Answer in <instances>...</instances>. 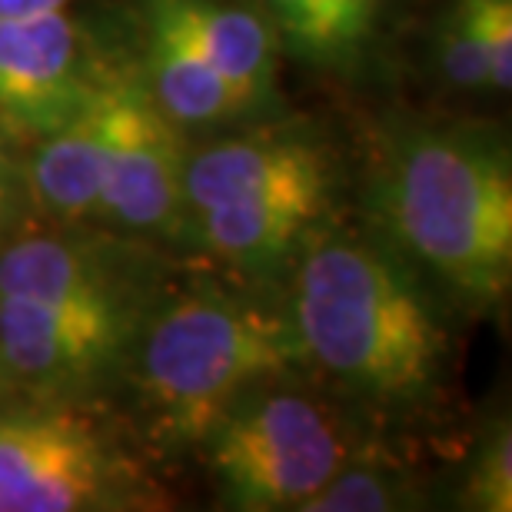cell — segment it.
I'll use <instances>...</instances> for the list:
<instances>
[{
    "label": "cell",
    "mask_w": 512,
    "mask_h": 512,
    "mask_svg": "<svg viewBox=\"0 0 512 512\" xmlns=\"http://www.w3.org/2000/svg\"><path fill=\"white\" fill-rule=\"evenodd\" d=\"M306 370L360 419L423 423L456 366L453 306L370 227L326 223L286 276Z\"/></svg>",
    "instance_id": "1"
},
{
    "label": "cell",
    "mask_w": 512,
    "mask_h": 512,
    "mask_svg": "<svg viewBox=\"0 0 512 512\" xmlns=\"http://www.w3.org/2000/svg\"><path fill=\"white\" fill-rule=\"evenodd\" d=\"M173 253L100 227L24 220L0 243V366L10 393L107 399L173 283Z\"/></svg>",
    "instance_id": "2"
},
{
    "label": "cell",
    "mask_w": 512,
    "mask_h": 512,
    "mask_svg": "<svg viewBox=\"0 0 512 512\" xmlns=\"http://www.w3.org/2000/svg\"><path fill=\"white\" fill-rule=\"evenodd\" d=\"M363 227L463 316L503 306L512 286V157L496 127L389 117L363 173Z\"/></svg>",
    "instance_id": "3"
},
{
    "label": "cell",
    "mask_w": 512,
    "mask_h": 512,
    "mask_svg": "<svg viewBox=\"0 0 512 512\" xmlns=\"http://www.w3.org/2000/svg\"><path fill=\"white\" fill-rule=\"evenodd\" d=\"M310 373L286 286L203 276L167 286L130 350L117 393L143 449L163 459L193 456L217 416L247 389Z\"/></svg>",
    "instance_id": "4"
},
{
    "label": "cell",
    "mask_w": 512,
    "mask_h": 512,
    "mask_svg": "<svg viewBox=\"0 0 512 512\" xmlns=\"http://www.w3.org/2000/svg\"><path fill=\"white\" fill-rule=\"evenodd\" d=\"M340 147L310 120L266 117L190 143L183 170L190 253L220 273L286 286L296 256L336 220Z\"/></svg>",
    "instance_id": "5"
},
{
    "label": "cell",
    "mask_w": 512,
    "mask_h": 512,
    "mask_svg": "<svg viewBox=\"0 0 512 512\" xmlns=\"http://www.w3.org/2000/svg\"><path fill=\"white\" fill-rule=\"evenodd\" d=\"M360 416L310 373L247 389L197 446L230 512H300L363 443Z\"/></svg>",
    "instance_id": "6"
},
{
    "label": "cell",
    "mask_w": 512,
    "mask_h": 512,
    "mask_svg": "<svg viewBox=\"0 0 512 512\" xmlns=\"http://www.w3.org/2000/svg\"><path fill=\"white\" fill-rule=\"evenodd\" d=\"M104 399H0V512H140L167 493Z\"/></svg>",
    "instance_id": "7"
},
{
    "label": "cell",
    "mask_w": 512,
    "mask_h": 512,
    "mask_svg": "<svg viewBox=\"0 0 512 512\" xmlns=\"http://www.w3.org/2000/svg\"><path fill=\"white\" fill-rule=\"evenodd\" d=\"M187 137L150 97L130 57L107 84V143L100 163L97 227L153 243L173 256L190 253L183 170Z\"/></svg>",
    "instance_id": "8"
},
{
    "label": "cell",
    "mask_w": 512,
    "mask_h": 512,
    "mask_svg": "<svg viewBox=\"0 0 512 512\" xmlns=\"http://www.w3.org/2000/svg\"><path fill=\"white\" fill-rule=\"evenodd\" d=\"M120 57L90 34L74 4L0 17V130L30 147L70 124L107 87Z\"/></svg>",
    "instance_id": "9"
},
{
    "label": "cell",
    "mask_w": 512,
    "mask_h": 512,
    "mask_svg": "<svg viewBox=\"0 0 512 512\" xmlns=\"http://www.w3.org/2000/svg\"><path fill=\"white\" fill-rule=\"evenodd\" d=\"M170 20L193 50L227 77L260 120L280 117L283 54L270 24L250 0H133Z\"/></svg>",
    "instance_id": "10"
},
{
    "label": "cell",
    "mask_w": 512,
    "mask_h": 512,
    "mask_svg": "<svg viewBox=\"0 0 512 512\" xmlns=\"http://www.w3.org/2000/svg\"><path fill=\"white\" fill-rule=\"evenodd\" d=\"M280 54L310 74L356 80L373 67L399 0H250Z\"/></svg>",
    "instance_id": "11"
},
{
    "label": "cell",
    "mask_w": 512,
    "mask_h": 512,
    "mask_svg": "<svg viewBox=\"0 0 512 512\" xmlns=\"http://www.w3.org/2000/svg\"><path fill=\"white\" fill-rule=\"evenodd\" d=\"M104 143L107 87L80 117L24 147L20 177L27 207L37 220L60 227H97Z\"/></svg>",
    "instance_id": "12"
},
{
    "label": "cell",
    "mask_w": 512,
    "mask_h": 512,
    "mask_svg": "<svg viewBox=\"0 0 512 512\" xmlns=\"http://www.w3.org/2000/svg\"><path fill=\"white\" fill-rule=\"evenodd\" d=\"M419 506H426V489L416 466L389 453V446L363 439L300 512H399Z\"/></svg>",
    "instance_id": "13"
},
{
    "label": "cell",
    "mask_w": 512,
    "mask_h": 512,
    "mask_svg": "<svg viewBox=\"0 0 512 512\" xmlns=\"http://www.w3.org/2000/svg\"><path fill=\"white\" fill-rule=\"evenodd\" d=\"M459 509L469 512H509L512 509V429L509 419L499 416L483 436L476 439L473 459L466 466L459 486Z\"/></svg>",
    "instance_id": "14"
},
{
    "label": "cell",
    "mask_w": 512,
    "mask_h": 512,
    "mask_svg": "<svg viewBox=\"0 0 512 512\" xmlns=\"http://www.w3.org/2000/svg\"><path fill=\"white\" fill-rule=\"evenodd\" d=\"M429 50H433L436 74L453 90H463V94H493L489 90L486 57L479 50V40L473 34V27H469V17L459 0H446L439 17L433 20Z\"/></svg>",
    "instance_id": "15"
},
{
    "label": "cell",
    "mask_w": 512,
    "mask_h": 512,
    "mask_svg": "<svg viewBox=\"0 0 512 512\" xmlns=\"http://www.w3.org/2000/svg\"><path fill=\"white\" fill-rule=\"evenodd\" d=\"M486 57L489 90L499 97L512 87V0H459Z\"/></svg>",
    "instance_id": "16"
},
{
    "label": "cell",
    "mask_w": 512,
    "mask_h": 512,
    "mask_svg": "<svg viewBox=\"0 0 512 512\" xmlns=\"http://www.w3.org/2000/svg\"><path fill=\"white\" fill-rule=\"evenodd\" d=\"M27 217H30V207L24 197V180H4L0 183V243H4Z\"/></svg>",
    "instance_id": "17"
},
{
    "label": "cell",
    "mask_w": 512,
    "mask_h": 512,
    "mask_svg": "<svg viewBox=\"0 0 512 512\" xmlns=\"http://www.w3.org/2000/svg\"><path fill=\"white\" fill-rule=\"evenodd\" d=\"M74 0H0V17H27V14H44V10L70 7Z\"/></svg>",
    "instance_id": "18"
},
{
    "label": "cell",
    "mask_w": 512,
    "mask_h": 512,
    "mask_svg": "<svg viewBox=\"0 0 512 512\" xmlns=\"http://www.w3.org/2000/svg\"><path fill=\"white\" fill-rule=\"evenodd\" d=\"M10 396V386H7V376H4V366H0V399Z\"/></svg>",
    "instance_id": "19"
}]
</instances>
